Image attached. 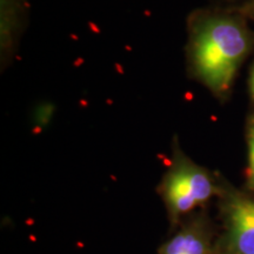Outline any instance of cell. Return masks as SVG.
I'll return each instance as SVG.
<instances>
[{
  "mask_svg": "<svg viewBox=\"0 0 254 254\" xmlns=\"http://www.w3.org/2000/svg\"><path fill=\"white\" fill-rule=\"evenodd\" d=\"M158 254H212L205 222L200 219L187 222L160 247Z\"/></svg>",
  "mask_w": 254,
  "mask_h": 254,
  "instance_id": "5",
  "label": "cell"
},
{
  "mask_svg": "<svg viewBox=\"0 0 254 254\" xmlns=\"http://www.w3.org/2000/svg\"><path fill=\"white\" fill-rule=\"evenodd\" d=\"M28 0H0V53L1 65L13 59L19 38L28 15Z\"/></svg>",
  "mask_w": 254,
  "mask_h": 254,
  "instance_id": "4",
  "label": "cell"
},
{
  "mask_svg": "<svg viewBox=\"0 0 254 254\" xmlns=\"http://www.w3.org/2000/svg\"><path fill=\"white\" fill-rule=\"evenodd\" d=\"M247 147H249V167H247V185L254 190V119L247 127Z\"/></svg>",
  "mask_w": 254,
  "mask_h": 254,
  "instance_id": "6",
  "label": "cell"
},
{
  "mask_svg": "<svg viewBox=\"0 0 254 254\" xmlns=\"http://www.w3.org/2000/svg\"><path fill=\"white\" fill-rule=\"evenodd\" d=\"M222 254H254V198L228 192L222 205Z\"/></svg>",
  "mask_w": 254,
  "mask_h": 254,
  "instance_id": "3",
  "label": "cell"
},
{
  "mask_svg": "<svg viewBox=\"0 0 254 254\" xmlns=\"http://www.w3.org/2000/svg\"><path fill=\"white\" fill-rule=\"evenodd\" d=\"M250 90H251V95H252L254 100V66L252 68V72H251V78H250Z\"/></svg>",
  "mask_w": 254,
  "mask_h": 254,
  "instance_id": "7",
  "label": "cell"
},
{
  "mask_svg": "<svg viewBox=\"0 0 254 254\" xmlns=\"http://www.w3.org/2000/svg\"><path fill=\"white\" fill-rule=\"evenodd\" d=\"M187 28L186 60L190 77L217 97H225L252 49V34L238 17L206 9L193 12Z\"/></svg>",
  "mask_w": 254,
  "mask_h": 254,
  "instance_id": "1",
  "label": "cell"
},
{
  "mask_svg": "<svg viewBox=\"0 0 254 254\" xmlns=\"http://www.w3.org/2000/svg\"><path fill=\"white\" fill-rule=\"evenodd\" d=\"M217 192L211 173L190 160L174 139L172 160L159 185V194L172 224L206 204Z\"/></svg>",
  "mask_w": 254,
  "mask_h": 254,
  "instance_id": "2",
  "label": "cell"
}]
</instances>
